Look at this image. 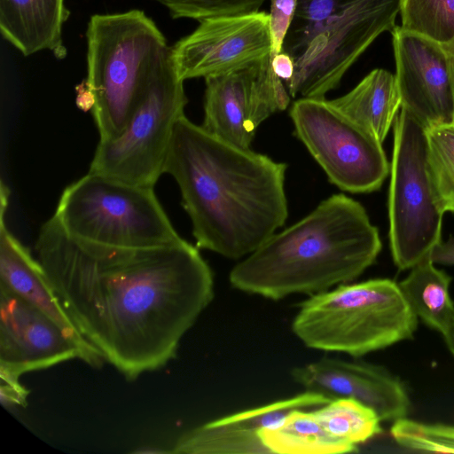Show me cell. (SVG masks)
Returning <instances> with one entry per match:
<instances>
[{"label":"cell","instance_id":"cell-6","mask_svg":"<svg viewBox=\"0 0 454 454\" xmlns=\"http://www.w3.org/2000/svg\"><path fill=\"white\" fill-rule=\"evenodd\" d=\"M86 39L85 87L99 140L114 139L127 125L147 71L169 46L141 10L92 15Z\"/></svg>","mask_w":454,"mask_h":454},{"label":"cell","instance_id":"cell-23","mask_svg":"<svg viewBox=\"0 0 454 454\" xmlns=\"http://www.w3.org/2000/svg\"><path fill=\"white\" fill-rule=\"evenodd\" d=\"M427 168L439 209L454 213V123L427 129Z\"/></svg>","mask_w":454,"mask_h":454},{"label":"cell","instance_id":"cell-3","mask_svg":"<svg viewBox=\"0 0 454 454\" xmlns=\"http://www.w3.org/2000/svg\"><path fill=\"white\" fill-rule=\"evenodd\" d=\"M381 248L379 230L364 207L333 194L238 262L229 280L241 292L273 301L310 296L357 278Z\"/></svg>","mask_w":454,"mask_h":454},{"label":"cell","instance_id":"cell-32","mask_svg":"<svg viewBox=\"0 0 454 454\" xmlns=\"http://www.w3.org/2000/svg\"><path fill=\"white\" fill-rule=\"evenodd\" d=\"M442 45L448 57L450 71L454 89V38L448 43Z\"/></svg>","mask_w":454,"mask_h":454},{"label":"cell","instance_id":"cell-10","mask_svg":"<svg viewBox=\"0 0 454 454\" xmlns=\"http://www.w3.org/2000/svg\"><path fill=\"white\" fill-rule=\"evenodd\" d=\"M289 115L294 134L326 174L342 191H378L390 164L382 144L325 98H300Z\"/></svg>","mask_w":454,"mask_h":454},{"label":"cell","instance_id":"cell-22","mask_svg":"<svg viewBox=\"0 0 454 454\" xmlns=\"http://www.w3.org/2000/svg\"><path fill=\"white\" fill-rule=\"evenodd\" d=\"M312 411L331 435L357 448L382 432L375 411L355 399H332Z\"/></svg>","mask_w":454,"mask_h":454},{"label":"cell","instance_id":"cell-4","mask_svg":"<svg viewBox=\"0 0 454 454\" xmlns=\"http://www.w3.org/2000/svg\"><path fill=\"white\" fill-rule=\"evenodd\" d=\"M401 0H298L283 51L294 63L292 98H325L382 33L392 31Z\"/></svg>","mask_w":454,"mask_h":454},{"label":"cell","instance_id":"cell-21","mask_svg":"<svg viewBox=\"0 0 454 454\" xmlns=\"http://www.w3.org/2000/svg\"><path fill=\"white\" fill-rule=\"evenodd\" d=\"M270 453L340 454L358 451V448L331 435L320 424L312 409L292 411L274 428L260 433Z\"/></svg>","mask_w":454,"mask_h":454},{"label":"cell","instance_id":"cell-30","mask_svg":"<svg viewBox=\"0 0 454 454\" xmlns=\"http://www.w3.org/2000/svg\"><path fill=\"white\" fill-rule=\"evenodd\" d=\"M435 264L454 265V237H450L446 241L441 240L429 254Z\"/></svg>","mask_w":454,"mask_h":454},{"label":"cell","instance_id":"cell-14","mask_svg":"<svg viewBox=\"0 0 454 454\" xmlns=\"http://www.w3.org/2000/svg\"><path fill=\"white\" fill-rule=\"evenodd\" d=\"M74 358L87 363L82 348L54 321L0 286V375L20 379Z\"/></svg>","mask_w":454,"mask_h":454},{"label":"cell","instance_id":"cell-8","mask_svg":"<svg viewBox=\"0 0 454 454\" xmlns=\"http://www.w3.org/2000/svg\"><path fill=\"white\" fill-rule=\"evenodd\" d=\"M184 82L169 46L147 71L123 132L99 140L89 172L154 188L175 125L184 114Z\"/></svg>","mask_w":454,"mask_h":454},{"label":"cell","instance_id":"cell-12","mask_svg":"<svg viewBox=\"0 0 454 454\" xmlns=\"http://www.w3.org/2000/svg\"><path fill=\"white\" fill-rule=\"evenodd\" d=\"M269 13L263 11L204 19L173 46L181 79L221 74L270 57Z\"/></svg>","mask_w":454,"mask_h":454},{"label":"cell","instance_id":"cell-19","mask_svg":"<svg viewBox=\"0 0 454 454\" xmlns=\"http://www.w3.org/2000/svg\"><path fill=\"white\" fill-rule=\"evenodd\" d=\"M330 101L381 144L402 106L395 76L383 68L373 69L350 91Z\"/></svg>","mask_w":454,"mask_h":454},{"label":"cell","instance_id":"cell-27","mask_svg":"<svg viewBox=\"0 0 454 454\" xmlns=\"http://www.w3.org/2000/svg\"><path fill=\"white\" fill-rule=\"evenodd\" d=\"M270 59H271L283 51L286 35L295 15L298 0H270Z\"/></svg>","mask_w":454,"mask_h":454},{"label":"cell","instance_id":"cell-18","mask_svg":"<svg viewBox=\"0 0 454 454\" xmlns=\"http://www.w3.org/2000/svg\"><path fill=\"white\" fill-rule=\"evenodd\" d=\"M69 15L65 0H0L1 34L24 56L50 51L64 59L62 28Z\"/></svg>","mask_w":454,"mask_h":454},{"label":"cell","instance_id":"cell-13","mask_svg":"<svg viewBox=\"0 0 454 454\" xmlns=\"http://www.w3.org/2000/svg\"><path fill=\"white\" fill-rule=\"evenodd\" d=\"M391 33L401 107L427 129L454 123V89L443 45L400 26Z\"/></svg>","mask_w":454,"mask_h":454},{"label":"cell","instance_id":"cell-25","mask_svg":"<svg viewBox=\"0 0 454 454\" xmlns=\"http://www.w3.org/2000/svg\"><path fill=\"white\" fill-rule=\"evenodd\" d=\"M390 433L395 442L405 449L454 453V426L423 423L404 417L393 422Z\"/></svg>","mask_w":454,"mask_h":454},{"label":"cell","instance_id":"cell-20","mask_svg":"<svg viewBox=\"0 0 454 454\" xmlns=\"http://www.w3.org/2000/svg\"><path fill=\"white\" fill-rule=\"evenodd\" d=\"M451 279L434 266L428 255L411 267L408 276L398 283L418 319L442 334L454 317V303L450 294Z\"/></svg>","mask_w":454,"mask_h":454},{"label":"cell","instance_id":"cell-5","mask_svg":"<svg viewBox=\"0 0 454 454\" xmlns=\"http://www.w3.org/2000/svg\"><path fill=\"white\" fill-rule=\"evenodd\" d=\"M417 325L398 283L374 278L310 295L292 330L309 348L358 357L412 338Z\"/></svg>","mask_w":454,"mask_h":454},{"label":"cell","instance_id":"cell-1","mask_svg":"<svg viewBox=\"0 0 454 454\" xmlns=\"http://www.w3.org/2000/svg\"><path fill=\"white\" fill-rule=\"evenodd\" d=\"M36 259L82 336L127 380L166 365L214 297L213 272L185 239L121 247L74 239L52 215Z\"/></svg>","mask_w":454,"mask_h":454},{"label":"cell","instance_id":"cell-33","mask_svg":"<svg viewBox=\"0 0 454 454\" xmlns=\"http://www.w3.org/2000/svg\"><path fill=\"white\" fill-rule=\"evenodd\" d=\"M135 453H167L169 450H164L162 449H157L156 447H145V449H139L137 450L133 451Z\"/></svg>","mask_w":454,"mask_h":454},{"label":"cell","instance_id":"cell-24","mask_svg":"<svg viewBox=\"0 0 454 454\" xmlns=\"http://www.w3.org/2000/svg\"><path fill=\"white\" fill-rule=\"evenodd\" d=\"M400 27L446 44L454 38V0H401Z\"/></svg>","mask_w":454,"mask_h":454},{"label":"cell","instance_id":"cell-29","mask_svg":"<svg viewBox=\"0 0 454 454\" xmlns=\"http://www.w3.org/2000/svg\"><path fill=\"white\" fill-rule=\"evenodd\" d=\"M270 62L275 74L280 78L285 84L290 82L294 73V63L288 53L282 51L270 59Z\"/></svg>","mask_w":454,"mask_h":454},{"label":"cell","instance_id":"cell-11","mask_svg":"<svg viewBox=\"0 0 454 454\" xmlns=\"http://www.w3.org/2000/svg\"><path fill=\"white\" fill-rule=\"evenodd\" d=\"M204 118L207 132L242 148H250L258 127L271 114L286 110L290 95L273 72L270 57L205 78Z\"/></svg>","mask_w":454,"mask_h":454},{"label":"cell","instance_id":"cell-2","mask_svg":"<svg viewBox=\"0 0 454 454\" xmlns=\"http://www.w3.org/2000/svg\"><path fill=\"white\" fill-rule=\"evenodd\" d=\"M286 168L211 135L184 114L175 125L164 173L179 186L196 247L240 259L286 223Z\"/></svg>","mask_w":454,"mask_h":454},{"label":"cell","instance_id":"cell-7","mask_svg":"<svg viewBox=\"0 0 454 454\" xmlns=\"http://www.w3.org/2000/svg\"><path fill=\"white\" fill-rule=\"evenodd\" d=\"M53 216L69 236L121 247L180 243L153 187L88 172L63 192Z\"/></svg>","mask_w":454,"mask_h":454},{"label":"cell","instance_id":"cell-17","mask_svg":"<svg viewBox=\"0 0 454 454\" xmlns=\"http://www.w3.org/2000/svg\"><path fill=\"white\" fill-rule=\"evenodd\" d=\"M7 188H1L0 286L22 298L54 321L84 352L89 365L102 366L101 353L79 333L60 305L46 275L29 251L9 231L4 223Z\"/></svg>","mask_w":454,"mask_h":454},{"label":"cell","instance_id":"cell-31","mask_svg":"<svg viewBox=\"0 0 454 454\" xmlns=\"http://www.w3.org/2000/svg\"><path fill=\"white\" fill-rule=\"evenodd\" d=\"M442 335L443 336V339L449 350L454 356V317L452 318L449 326Z\"/></svg>","mask_w":454,"mask_h":454},{"label":"cell","instance_id":"cell-28","mask_svg":"<svg viewBox=\"0 0 454 454\" xmlns=\"http://www.w3.org/2000/svg\"><path fill=\"white\" fill-rule=\"evenodd\" d=\"M0 397L4 406L25 405L28 391L20 383L19 379L0 375Z\"/></svg>","mask_w":454,"mask_h":454},{"label":"cell","instance_id":"cell-9","mask_svg":"<svg viewBox=\"0 0 454 454\" xmlns=\"http://www.w3.org/2000/svg\"><path fill=\"white\" fill-rule=\"evenodd\" d=\"M443 215L428 173L427 129L401 107L394 122L388 192L390 249L400 270L413 267L442 240Z\"/></svg>","mask_w":454,"mask_h":454},{"label":"cell","instance_id":"cell-15","mask_svg":"<svg viewBox=\"0 0 454 454\" xmlns=\"http://www.w3.org/2000/svg\"><path fill=\"white\" fill-rule=\"evenodd\" d=\"M292 378L304 391L329 399L351 398L372 409L381 421L406 417L410 398L403 384L381 366L322 357L294 367Z\"/></svg>","mask_w":454,"mask_h":454},{"label":"cell","instance_id":"cell-16","mask_svg":"<svg viewBox=\"0 0 454 454\" xmlns=\"http://www.w3.org/2000/svg\"><path fill=\"white\" fill-rule=\"evenodd\" d=\"M331 399L310 391L212 420L182 434L171 453L269 454L260 433L280 425L289 413L314 409Z\"/></svg>","mask_w":454,"mask_h":454},{"label":"cell","instance_id":"cell-26","mask_svg":"<svg viewBox=\"0 0 454 454\" xmlns=\"http://www.w3.org/2000/svg\"><path fill=\"white\" fill-rule=\"evenodd\" d=\"M165 6L173 19L199 21L215 16L239 15L260 11L265 0H153Z\"/></svg>","mask_w":454,"mask_h":454}]
</instances>
